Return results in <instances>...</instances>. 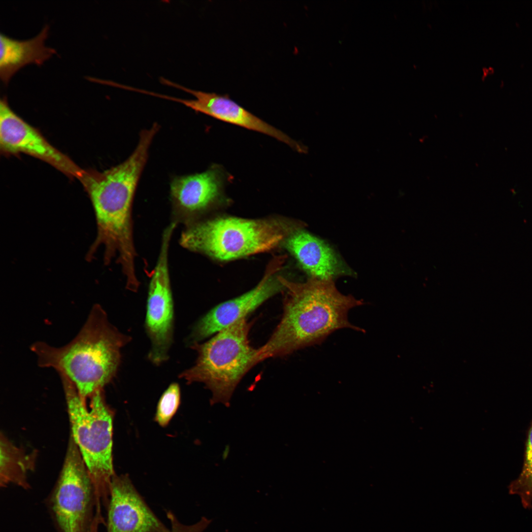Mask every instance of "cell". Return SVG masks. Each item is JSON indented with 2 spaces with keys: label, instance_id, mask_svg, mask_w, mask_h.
<instances>
[{
  "label": "cell",
  "instance_id": "obj_2",
  "mask_svg": "<svg viewBox=\"0 0 532 532\" xmlns=\"http://www.w3.org/2000/svg\"><path fill=\"white\" fill-rule=\"evenodd\" d=\"M280 278L285 292L283 314L268 340L258 348L259 363L322 343L340 329L364 332L348 317L350 310L363 302L341 293L333 279L311 277L301 283Z\"/></svg>",
  "mask_w": 532,
  "mask_h": 532
},
{
  "label": "cell",
  "instance_id": "obj_19",
  "mask_svg": "<svg viewBox=\"0 0 532 532\" xmlns=\"http://www.w3.org/2000/svg\"><path fill=\"white\" fill-rule=\"evenodd\" d=\"M166 515L169 523L170 532H203L206 528L207 523L204 519L196 523L188 524L180 520L170 510L166 511Z\"/></svg>",
  "mask_w": 532,
  "mask_h": 532
},
{
  "label": "cell",
  "instance_id": "obj_5",
  "mask_svg": "<svg viewBox=\"0 0 532 532\" xmlns=\"http://www.w3.org/2000/svg\"><path fill=\"white\" fill-rule=\"evenodd\" d=\"M301 226L279 219L219 217L188 225L179 243L190 251L230 261L270 250Z\"/></svg>",
  "mask_w": 532,
  "mask_h": 532
},
{
  "label": "cell",
  "instance_id": "obj_9",
  "mask_svg": "<svg viewBox=\"0 0 532 532\" xmlns=\"http://www.w3.org/2000/svg\"><path fill=\"white\" fill-rule=\"evenodd\" d=\"M284 257L276 258L269 264L265 274L253 289L212 308L194 325L187 340L190 345L200 342L238 321L246 318L266 300L280 292L284 286L278 271Z\"/></svg>",
  "mask_w": 532,
  "mask_h": 532
},
{
  "label": "cell",
  "instance_id": "obj_13",
  "mask_svg": "<svg viewBox=\"0 0 532 532\" xmlns=\"http://www.w3.org/2000/svg\"><path fill=\"white\" fill-rule=\"evenodd\" d=\"M231 178L217 164H212L202 172L172 178L170 197L173 213L177 218L175 221L185 222L221 200L225 186Z\"/></svg>",
  "mask_w": 532,
  "mask_h": 532
},
{
  "label": "cell",
  "instance_id": "obj_8",
  "mask_svg": "<svg viewBox=\"0 0 532 532\" xmlns=\"http://www.w3.org/2000/svg\"><path fill=\"white\" fill-rule=\"evenodd\" d=\"M177 225L171 222L164 230L159 254L150 278L145 320L151 342L149 361L160 366L169 359L173 341L174 302L168 268V251Z\"/></svg>",
  "mask_w": 532,
  "mask_h": 532
},
{
  "label": "cell",
  "instance_id": "obj_18",
  "mask_svg": "<svg viewBox=\"0 0 532 532\" xmlns=\"http://www.w3.org/2000/svg\"><path fill=\"white\" fill-rule=\"evenodd\" d=\"M181 393L177 383H171L162 395L158 403L155 420L161 427L166 426L180 403Z\"/></svg>",
  "mask_w": 532,
  "mask_h": 532
},
{
  "label": "cell",
  "instance_id": "obj_10",
  "mask_svg": "<svg viewBox=\"0 0 532 532\" xmlns=\"http://www.w3.org/2000/svg\"><path fill=\"white\" fill-rule=\"evenodd\" d=\"M0 149L4 154L31 155L79 180L86 171L15 113L4 96L0 100Z\"/></svg>",
  "mask_w": 532,
  "mask_h": 532
},
{
  "label": "cell",
  "instance_id": "obj_6",
  "mask_svg": "<svg viewBox=\"0 0 532 532\" xmlns=\"http://www.w3.org/2000/svg\"><path fill=\"white\" fill-rule=\"evenodd\" d=\"M251 324L242 319L213 335L203 343L190 347L197 353L194 365L179 374L188 384H204L212 395L211 404L229 406L237 385L259 363L258 350L249 339Z\"/></svg>",
  "mask_w": 532,
  "mask_h": 532
},
{
  "label": "cell",
  "instance_id": "obj_3",
  "mask_svg": "<svg viewBox=\"0 0 532 532\" xmlns=\"http://www.w3.org/2000/svg\"><path fill=\"white\" fill-rule=\"evenodd\" d=\"M131 340L110 323L100 305L95 304L70 342L56 347L37 341L31 349L38 366L53 368L66 377L87 401L114 378L121 364L122 349Z\"/></svg>",
  "mask_w": 532,
  "mask_h": 532
},
{
  "label": "cell",
  "instance_id": "obj_12",
  "mask_svg": "<svg viewBox=\"0 0 532 532\" xmlns=\"http://www.w3.org/2000/svg\"><path fill=\"white\" fill-rule=\"evenodd\" d=\"M105 511L106 532H170L126 475L113 477Z\"/></svg>",
  "mask_w": 532,
  "mask_h": 532
},
{
  "label": "cell",
  "instance_id": "obj_4",
  "mask_svg": "<svg viewBox=\"0 0 532 532\" xmlns=\"http://www.w3.org/2000/svg\"><path fill=\"white\" fill-rule=\"evenodd\" d=\"M65 393L71 434L91 476L97 500V513L108 506L114 473L112 461L113 413L102 390L90 398L89 406L73 384L60 376Z\"/></svg>",
  "mask_w": 532,
  "mask_h": 532
},
{
  "label": "cell",
  "instance_id": "obj_11",
  "mask_svg": "<svg viewBox=\"0 0 532 532\" xmlns=\"http://www.w3.org/2000/svg\"><path fill=\"white\" fill-rule=\"evenodd\" d=\"M161 83L182 90L194 96L193 100L183 99L158 94L157 97L180 103L196 112L217 120L272 137L299 153H305V146L295 141L279 129L269 125L231 99L222 95L192 90L161 77Z\"/></svg>",
  "mask_w": 532,
  "mask_h": 532
},
{
  "label": "cell",
  "instance_id": "obj_7",
  "mask_svg": "<svg viewBox=\"0 0 532 532\" xmlns=\"http://www.w3.org/2000/svg\"><path fill=\"white\" fill-rule=\"evenodd\" d=\"M45 503L57 532H100L93 484L71 435L63 467Z\"/></svg>",
  "mask_w": 532,
  "mask_h": 532
},
{
  "label": "cell",
  "instance_id": "obj_16",
  "mask_svg": "<svg viewBox=\"0 0 532 532\" xmlns=\"http://www.w3.org/2000/svg\"><path fill=\"white\" fill-rule=\"evenodd\" d=\"M34 465L35 456L33 454H27L1 433L0 485L1 487L12 484L29 489L30 485L28 473L33 469Z\"/></svg>",
  "mask_w": 532,
  "mask_h": 532
},
{
  "label": "cell",
  "instance_id": "obj_17",
  "mask_svg": "<svg viewBox=\"0 0 532 532\" xmlns=\"http://www.w3.org/2000/svg\"><path fill=\"white\" fill-rule=\"evenodd\" d=\"M509 493L518 495L525 508L532 507V422L525 443L523 464L519 476L508 486Z\"/></svg>",
  "mask_w": 532,
  "mask_h": 532
},
{
  "label": "cell",
  "instance_id": "obj_1",
  "mask_svg": "<svg viewBox=\"0 0 532 532\" xmlns=\"http://www.w3.org/2000/svg\"><path fill=\"white\" fill-rule=\"evenodd\" d=\"M159 129L155 123L142 130L136 148L121 164L102 172L86 171L80 180L90 198L97 224V237L89 253L102 246L105 263L115 259L128 286L139 282L135 270L133 201L150 145Z\"/></svg>",
  "mask_w": 532,
  "mask_h": 532
},
{
  "label": "cell",
  "instance_id": "obj_15",
  "mask_svg": "<svg viewBox=\"0 0 532 532\" xmlns=\"http://www.w3.org/2000/svg\"><path fill=\"white\" fill-rule=\"evenodd\" d=\"M49 29L45 25L36 36L26 40L14 39L0 33V77L4 85L23 66L29 64L40 66L56 53L55 49L45 45Z\"/></svg>",
  "mask_w": 532,
  "mask_h": 532
},
{
  "label": "cell",
  "instance_id": "obj_14",
  "mask_svg": "<svg viewBox=\"0 0 532 532\" xmlns=\"http://www.w3.org/2000/svg\"><path fill=\"white\" fill-rule=\"evenodd\" d=\"M285 244L311 277L333 279L345 272L328 245L301 229L292 233L286 240Z\"/></svg>",
  "mask_w": 532,
  "mask_h": 532
}]
</instances>
